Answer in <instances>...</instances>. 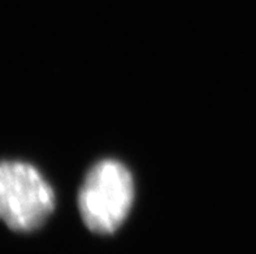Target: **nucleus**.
<instances>
[{
  "instance_id": "2",
  "label": "nucleus",
  "mask_w": 256,
  "mask_h": 254,
  "mask_svg": "<svg viewBox=\"0 0 256 254\" xmlns=\"http://www.w3.org/2000/svg\"><path fill=\"white\" fill-rule=\"evenodd\" d=\"M55 193L32 165L0 162V221L18 232L34 231L55 209Z\"/></svg>"
},
{
  "instance_id": "1",
  "label": "nucleus",
  "mask_w": 256,
  "mask_h": 254,
  "mask_svg": "<svg viewBox=\"0 0 256 254\" xmlns=\"http://www.w3.org/2000/svg\"><path fill=\"white\" fill-rule=\"evenodd\" d=\"M134 200L132 174L121 162H98L84 178L78 208L84 225L96 234H112L124 223Z\"/></svg>"
}]
</instances>
